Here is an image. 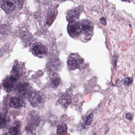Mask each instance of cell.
Returning <instances> with one entry per match:
<instances>
[{
    "instance_id": "6da1fadb",
    "label": "cell",
    "mask_w": 135,
    "mask_h": 135,
    "mask_svg": "<svg viewBox=\"0 0 135 135\" xmlns=\"http://www.w3.org/2000/svg\"><path fill=\"white\" fill-rule=\"evenodd\" d=\"M41 120L40 117L36 112H32L29 113L27 119L25 131L32 134H35L36 130L39 126Z\"/></svg>"
},
{
    "instance_id": "7a4b0ae2",
    "label": "cell",
    "mask_w": 135,
    "mask_h": 135,
    "mask_svg": "<svg viewBox=\"0 0 135 135\" xmlns=\"http://www.w3.org/2000/svg\"><path fill=\"white\" fill-rule=\"evenodd\" d=\"M84 64V59L78 53L70 54L67 61V66L70 71L80 69Z\"/></svg>"
},
{
    "instance_id": "3957f363",
    "label": "cell",
    "mask_w": 135,
    "mask_h": 135,
    "mask_svg": "<svg viewBox=\"0 0 135 135\" xmlns=\"http://www.w3.org/2000/svg\"><path fill=\"white\" fill-rule=\"evenodd\" d=\"M81 29V34L84 35L86 39H90L93 34V23L87 20L79 21Z\"/></svg>"
},
{
    "instance_id": "277c9868",
    "label": "cell",
    "mask_w": 135,
    "mask_h": 135,
    "mask_svg": "<svg viewBox=\"0 0 135 135\" xmlns=\"http://www.w3.org/2000/svg\"><path fill=\"white\" fill-rule=\"evenodd\" d=\"M68 32L69 35L73 38H78L81 34V29L80 22H74L68 24Z\"/></svg>"
},
{
    "instance_id": "5b68a950",
    "label": "cell",
    "mask_w": 135,
    "mask_h": 135,
    "mask_svg": "<svg viewBox=\"0 0 135 135\" xmlns=\"http://www.w3.org/2000/svg\"><path fill=\"white\" fill-rule=\"evenodd\" d=\"M28 97L32 106L36 108L40 107L44 102V96L40 92L31 93Z\"/></svg>"
},
{
    "instance_id": "8992f818",
    "label": "cell",
    "mask_w": 135,
    "mask_h": 135,
    "mask_svg": "<svg viewBox=\"0 0 135 135\" xmlns=\"http://www.w3.org/2000/svg\"><path fill=\"white\" fill-rule=\"evenodd\" d=\"M31 50L33 54L40 58L44 57L47 53V47L40 42L34 43L32 46Z\"/></svg>"
},
{
    "instance_id": "52a82bcc",
    "label": "cell",
    "mask_w": 135,
    "mask_h": 135,
    "mask_svg": "<svg viewBox=\"0 0 135 135\" xmlns=\"http://www.w3.org/2000/svg\"><path fill=\"white\" fill-rule=\"evenodd\" d=\"M83 8L79 6L69 10L66 13V19L69 23L75 22L79 19L82 12Z\"/></svg>"
},
{
    "instance_id": "ba28073f",
    "label": "cell",
    "mask_w": 135,
    "mask_h": 135,
    "mask_svg": "<svg viewBox=\"0 0 135 135\" xmlns=\"http://www.w3.org/2000/svg\"><path fill=\"white\" fill-rule=\"evenodd\" d=\"M15 0H3L0 3V6L6 12H13L16 8Z\"/></svg>"
},
{
    "instance_id": "9c48e42d",
    "label": "cell",
    "mask_w": 135,
    "mask_h": 135,
    "mask_svg": "<svg viewBox=\"0 0 135 135\" xmlns=\"http://www.w3.org/2000/svg\"><path fill=\"white\" fill-rule=\"evenodd\" d=\"M58 102L62 107L65 109L67 108L68 106L71 102V96L70 94L66 92L62 95L59 100Z\"/></svg>"
},
{
    "instance_id": "30bf717a",
    "label": "cell",
    "mask_w": 135,
    "mask_h": 135,
    "mask_svg": "<svg viewBox=\"0 0 135 135\" xmlns=\"http://www.w3.org/2000/svg\"><path fill=\"white\" fill-rule=\"evenodd\" d=\"M61 82V79L59 75L57 73L52 74L50 78L49 85L52 88H57Z\"/></svg>"
},
{
    "instance_id": "8fae6325",
    "label": "cell",
    "mask_w": 135,
    "mask_h": 135,
    "mask_svg": "<svg viewBox=\"0 0 135 135\" xmlns=\"http://www.w3.org/2000/svg\"><path fill=\"white\" fill-rule=\"evenodd\" d=\"M19 93L25 97H28L31 94V86L27 83H21L18 86Z\"/></svg>"
},
{
    "instance_id": "7c38bea8",
    "label": "cell",
    "mask_w": 135,
    "mask_h": 135,
    "mask_svg": "<svg viewBox=\"0 0 135 135\" xmlns=\"http://www.w3.org/2000/svg\"><path fill=\"white\" fill-rule=\"evenodd\" d=\"M10 105L13 108H19L24 105V102L22 98L19 97H13L10 99Z\"/></svg>"
},
{
    "instance_id": "4fadbf2b",
    "label": "cell",
    "mask_w": 135,
    "mask_h": 135,
    "mask_svg": "<svg viewBox=\"0 0 135 135\" xmlns=\"http://www.w3.org/2000/svg\"><path fill=\"white\" fill-rule=\"evenodd\" d=\"M21 71L18 66H15L12 69L10 78L13 81H16L21 77Z\"/></svg>"
},
{
    "instance_id": "5bb4252c",
    "label": "cell",
    "mask_w": 135,
    "mask_h": 135,
    "mask_svg": "<svg viewBox=\"0 0 135 135\" xmlns=\"http://www.w3.org/2000/svg\"><path fill=\"white\" fill-rule=\"evenodd\" d=\"M16 82L11 79L10 78H7L5 79L3 82V85L6 91L8 92L12 91L14 88Z\"/></svg>"
},
{
    "instance_id": "9a60e30c",
    "label": "cell",
    "mask_w": 135,
    "mask_h": 135,
    "mask_svg": "<svg viewBox=\"0 0 135 135\" xmlns=\"http://www.w3.org/2000/svg\"><path fill=\"white\" fill-rule=\"evenodd\" d=\"M20 132V125L19 124H16L12 126L9 130V133L10 135H19Z\"/></svg>"
},
{
    "instance_id": "2e32d148",
    "label": "cell",
    "mask_w": 135,
    "mask_h": 135,
    "mask_svg": "<svg viewBox=\"0 0 135 135\" xmlns=\"http://www.w3.org/2000/svg\"><path fill=\"white\" fill-rule=\"evenodd\" d=\"M68 128L66 124L64 123L60 124L57 127V134L61 135L63 133L67 132Z\"/></svg>"
},
{
    "instance_id": "e0dca14e",
    "label": "cell",
    "mask_w": 135,
    "mask_h": 135,
    "mask_svg": "<svg viewBox=\"0 0 135 135\" xmlns=\"http://www.w3.org/2000/svg\"><path fill=\"white\" fill-rule=\"evenodd\" d=\"M8 119L4 115L0 114V128H4L7 125Z\"/></svg>"
},
{
    "instance_id": "ac0fdd59",
    "label": "cell",
    "mask_w": 135,
    "mask_h": 135,
    "mask_svg": "<svg viewBox=\"0 0 135 135\" xmlns=\"http://www.w3.org/2000/svg\"><path fill=\"white\" fill-rule=\"evenodd\" d=\"M93 114L92 113L89 114L87 116L86 121V125H90L91 124V123L93 121Z\"/></svg>"
},
{
    "instance_id": "d6986e66",
    "label": "cell",
    "mask_w": 135,
    "mask_h": 135,
    "mask_svg": "<svg viewBox=\"0 0 135 135\" xmlns=\"http://www.w3.org/2000/svg\"><path fill=\"white\" fill-rule=\"evenodd\" d=\"M133 81V79L131 77H127L124 80V84L125 85L128 86L131 85Z\"/></svg>"
},
{
    "instance_id": "ffe728a7",
    "label": "cell",
    "mask_w": 135,
    "mask_h": 135,
    "mask_svg": "<svg viewBox=\"0 0 135 135\" xmlns=\"http://www.w3.org/2000/svg\"><path fill=\"white\" fill-rule=\"evenodd\" d=\"M8 45H4V47L2 48L0 50V57L4 54L6 50L8 49Z\"/></svg>"
},
{
    "instance_id": "44dd1931",
    "label": "cell",
    "mask_w": 135,
    "mask_h": 135,
    "mask_svg": "<svg viewBox=\"0 0 135 135\" xmlns=\"http://www.w3.org/2000/svg\"><path fill=\"white\" fill-rule=\"evenodd\" d=\"M25 1V0H16L17 4L19 6V7H20V8H21L22 7H23V4Z\"/></svg>"
},
{
    "instance_id": "7402d4cb",
    "label": "cell",
    "mask_w": 135,
    "mask_h": 135,
    "mask_svg": "<svg viewBox=\"0 0 135 135\" xmlns=\"http://www.w3.org/2000/svg\"><path fill=\"white\" fill-rule=\"evenodd\" d=\"M100 21L102 24H103V25H104V26H105L106 24H107L106 19L105 17H102V18H101V19H100Z\"/></svg>"
},
{
    "instance_id": "603a6c76",
    "label": "cell",
    "mask_w": 135,
    "mask_h": 135,
    "mask_svg": "<svg viewBox=\"0 0 135 135\" xmlns=\"http://www.w3.org/2000/svg\"><path fill=\"white\" fill-rule=\"evenodd\" d=\"M126 118L127 119L129 120H131L133 119V117L132 114L130 113H127L126 115Z\"/></svg>"
},
{
    "instance_id": "cb8c5ba5",
    "label": "cell",
    "mask_w": 135,
    "mask_h": 135,
    "mask_svg": "<svg viewBox=\"0 0 135 135\" xmlns=\"http://www.w3.org/2000/svg\"><path fill=\"white\" fill-rule=\"evenodd\" d=\"M124 1H130V0H124Z\"/></svg>"
},
{
    "instance_id": "d4e9b609",
    "label": "cell",
    "mask_w": 135,
    "mask_h": 135,
    "mask_svg": "<svg viewBox=\"0 0 135 135\" xmlns=\"http://www.w3.org/2000/svg\"><path fill=\"white\" fill-rule=\"evenodd\" d=\"M0 91H1V87H0Z\"/></svg>"
}]
</instances>
